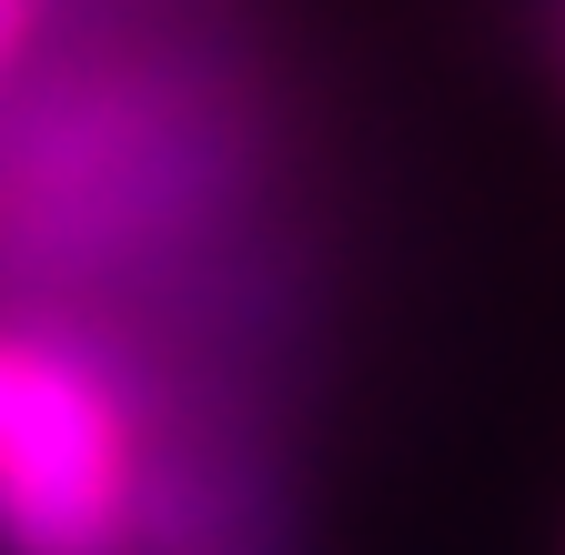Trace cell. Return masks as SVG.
Returning <instances> with one entry per match:
<instances>
[{
    "label": "cell",
    "mask_w": 565,
    "mask_h": 555,
    "mask_svg": "<svg viewBox=\"0 0 565 555\" xmlns=\"http://www.w3.org/2000/svg\"><path fill=\"white\" fill-rule=\"evenodd\" d=\"M233 152L212 111L162 61L61 72L31 111L0 121V273H92L141 263L192 233Z\"/></svg>",
    "instance_id": "6da1fadb"
},
{
    "label": "cell",
    "mask_w": 565,
    "mask_h": 555,
    "mask_svg": "<svg viewBox=\"0 0 565 555\" xmlns=\"http://www.w3.org/2000/svg\"><path fill=\"white\" fill-rule=\"evenodd\" d=\"M162 495L131 364L82 323L0 313V555H152Z\"/></svg>",
    "instance_id": "7a4b0ae2"
},
{
    "label": "cell",
    "mask_w": 565,
    "mask_h": 555,
    "mask_svg": "<svg viewBox=\"0 0 565 555\" xmlns=\"http://www.w3.org/2000/svg\"><path fill=\"white\" fill-rule=\"evenodd\" d=\"M41 41H51V0H0V111L21 102L31 61H41Z\"/></svg>",
    "instance_id": "3957f363"
}]
</instances>
